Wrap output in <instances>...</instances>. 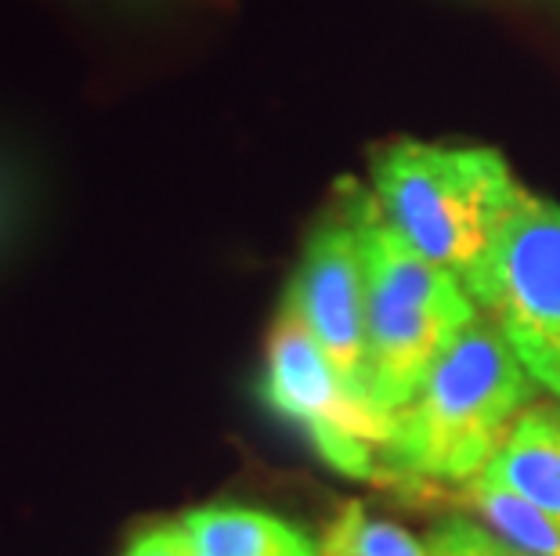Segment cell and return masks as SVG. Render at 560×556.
I'll return each mask as SVG.
<instances>
[{
    "label": "cell",
    "mask_w": 560,
    "mask_h": 556,
    "mask_svg": "<svg viewBox=\"0 0 560 556\" xmlns=\"http://www.w3.org/2000/svg\"><path fill=\"white\" fill-rule=\"evenodd\" d=\"M427 549L431 556H517L474 520H441L427 535Z\"/></svg>",
    "instance_id": "obj_11"
},
{
    "label": "cell",
    "mask_w": 560,
    "mask_h": 556,
    "mask_svg": "<svg viewBox=\"0 0 560 556\" xmlns=\"http://www.w3.org/2000/svg\"><path fill=\"white\" fill-rule=\"evenodd\" d=\"M463 499L481 517V524L517 556H560V524H553L542 510L524 502L506 484L478 473L463 484Z\"/></svg>",
    "instance_id": "obj_9"
},
{
    "label": "cell",
    "mask_w": 560,
    "mask_h": 556,
    "mask_svg": "<svg viewBox=\"0 0 560 556\" xmlns=\"http://www.w3.org/2000/svg\"><path fill=\"white\" fill-rule=\"evenodd\" d=\"M532 398L535 380L503 333L478 315L395 416L387 484L416 492L427 484H470L495 459Z\"/></svg>",
    "instance_id": "obj_1"
},
{
    "label": "cell",
    "mask_w": 560,
    "mask_h": 556,
    "mask_svg": "<svg viewBox=\"0 0 560 556\" xmlns=\"http://www.w3.org/2000/svg\"><path fill=\"white\" fill-rule=\"evenodd\" d=\"M260 394L307 437L326 466L351 481L387 484L395 416L380 412L326 358L301 315L282 300L268 336Z\"/></svg>",
    "instance_id": "obj_4"
},
{
    "label": "cell",
    "mask_w": 560,
    "mask_h": 556,
    "mask_svg": "<svg viewBox=\"0 0 560 556\" xmlns=\"http://www.w3.org/2000/svg\"><path fill=\"white\" fill-rule=\"evenodd\" d=\"M365 188L340 181L332 203L304 242L301 264L285 289V304L301 315L307 333L359 394L365 390Z\"/></svg>",
    "instance_id": "obj_6"
},
{
    "label": "cell",
    "mask_w": 560,
    "mask_h": 556,
    "mask_svg": "<svg viewBox=\"0 0 560 556\" xmlns=\"http://www.w3.org/2000/svg\"><path fill=\"white\" fill-rule=\"evenodd\" d=\"M521 192L495 149L390 141L373 156L380 214L416 253L463 282H478L492 242Z\"/></svg>",
    "instance_id": "obj_2"
},
{
    "label": "cell",
    "mask_w": 560,
    "mask_h": 556,
    "mask_svg": "<svg viewBox=\"0 0 560 556\" xmlns=\"http://www.w3.org/2000/svg\"><path fill=\"white\" fill-rule=\"evenodd\" d=\"M318 556H431V549L365 502H348L322 531Z\"/></svg>",
    "instance_id": "obj_10"
},
{
    "label": "cell",
    "mask_w": 560,
    "mask_h": 556,
    "mask_svg": "<svg viewBox=\"0 0 560 556\" xmlns=\"http://www.w3.org/2000/svg\"><path fill=\"white\" fill-rule=\"evenodd\" d=\"M192 556H318V546L290 520L246 506H202L177 520Z\"/></svg>",
    "instance_id": "obj_8"
},
{
    "label": "cell",
    "mask_w": 560,
    "mask_h": 556,
    "mask_svg": "<svg viewBox=\"0 0 560 556\" xmlns=\"http://www.w3.org/2000/svg\"><path fill=\"white\" fill-rule=\"evenodd\" d=\"M485 477L506 484L524 502L560 524V409L528 405L485 466Z\"/></svg>",
    "instance_id": "obj_7"
},
{
    "label": "cell",
    "mask_w": 560,
    "mask_h": 556,
    "mask_svg": "<svg viewBox=\"0 0 560 556\" xmlns=\"http://www.w3.org/2000/svg\"><path fill=\"white\" fill-rule=\"evenodd\" d=\"M365 250V390L398 416L434 362L481 311L456 275L416 253L380 214L373 188L362 196Z\"/></svg>",
    "instance_id": "obj_3"
},
{
    "label": "cell",
    "mask_w": 560,
    "mask_h": 556,
    "mask_svg": "<svg viewBox=\"0 0 560 556\" xmlns=\"http://www.w3.org/2000/svg\"><path fill=\"white\" fill-rule=\"evenodd\" d=\"M124 556H192V553H188V542L182 539V531L174 524V528L145 531L141 539L130 542Z\"/></svg>",
    "instance_id": "obj_12"
},
{
    "label": "cell",
    "mask_w": 560,
    "mask_h": 556,
    "mask_svg": "<svg viewBox=\"0 0 560 556\" xmlns=\"http://www.w3.org/2000/svg\"><path fill=\"white\" fill-rule=\"evenodd\" d=\"M470 300L517 354L535 387L560 398V206L521 192L499 228Z\"/></svg>",
    "instance_id": "obj_5"
}]
</instances>
